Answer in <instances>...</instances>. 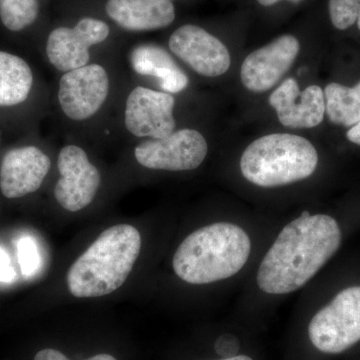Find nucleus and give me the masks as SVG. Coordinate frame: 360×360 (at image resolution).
Segmentation results:
<instances>
[{
  "mask_svg": "<svg viewBox=\"0 0 360 360\" xmlns=\"http://www.w3.org/2000/svg\"><path fill=\"white\" fill-rule=\"evenodd\" d=\"M340 243V227L333 217L303 212L283 227L264 255L257 276L258 288L269 295L300 290L335 255Z\"/></svg>",
  "mask_w": 360,
  "mask_h": 360,
  "instance_id": "nucleus-1",
  "label": "nucleus"
},
{
  "mask_svg": "<svg viewBox=\"0 0 360 360\" xmlns=\"http://www.w3.org/2000/svg\"><path fill=\"white\" fill-rule=\"evenodd\" d=\"M250 236L238 225L219 222L189 234L175 251V274L187 283L210 284L238 274L250 255Z\"/></svg>",
  "mask_w": 360,
  "mask_h": 360,
  "instance_id": "nucleus-2",
  "label": "nucleus"
},
{
  "mask_svg": "<svg viewBox=\"0 0 360 360\" xmlns=\"http://www.w3.org/2000/svg\"><path fill=\"white\" fill-rule=\"evenodd\" d=\"M141 248V233L134 226L110 227L71 265L66 277L68 290L79 298L110 295L129 276Z\"/></svg>",
  "mask_w": 360,
  "mask_h": 360,
  "instance_id": "nucleus-3",
  "label": "nucleus"
},
{
  "mask_svg": "<svg viewBox=\"0 0 360 360\" xmlns=\"http://www.w3.org/2000/svg\"><path fill=\"white\" fill-rule=\"evenodd\" d=\"M319 153L304 137L290 134L264 135L250 143L240 158L241 174L260 187L288 186L314 174Z\"/></svg>",
  "mask_w": 360,
  "mask_h": 360,
  "instance_id": "nucleus-4",
  "label": "nucleus"
},
{
  "mask_svg": "<svg viewBox=\"0 0 360 360\" xmlns=\"http://www.w3.org/2000/svg\"><path fill=\"white\" fill-rule=\"evenodd\" d=\"M309 340L324 354H340L360 341V286L341 290L312 317Z\"/></svg>",
  "mask_w": 360,
  "mask_h": 360,
  "instance_id": "nucleus-5",
  "label": "nucleus"
},
{
  "mask_svg": "<svg viewBox=\"0 0 360 360\" xmlns=\"http://www.w3.org/2000/svg\"><path fill=\"white\" fill-rule=\"evenodd\" d=\"M207 153L205 136L191 129L177 130L162 139H149L134 148L135 160L141 167L167 172L196 169Z\"/></svg>",
  "mask_w": 360,
  "mask_h": 360,
  "instance_id": "nucleus-6",
  "label": "nucleus"
},
{
  "mask_svg": "<svg viewBox=\"0 0 360 360\" xmlns=\"http://www.w3.org/2000/svg\"><path fill=\"white\" fill-rule=\"evenodd\" d=\"M110 89V77L103 66L96 63L82 66L61 77L59 105L70 120L84 122L103 108Z\"/></svg>",
  "mask_w": 360,
  "mask_h": 360,
  "instance_id": "nucleus-7",
  "label": "nucleus"
},
{
  "mask_svg": "<svg viewBox=\"0 0 360 360\" xmlns=\"http://www.w3.org/2000/svg\"><path fill=\"white\" fill-rule=\"evenodd\" d=\"M58 167L60 177L54 196L59 205L71 212L87 207L101 186V175L86 153L75 144L65 146L59 153Z\"/></svg>",
  "mask_w": 360,
  "mask_h": 360,
  "instance_id": "nucleus-8",
  "label": "nucleus"
},
{
  "mask_svg": "<svg viewBox=\"0 0 360 360\" xmlns=\"http://www.w3.org/2000/svg\"><path fill=\"white\" fill-rule=\"evenodd\" d=\"M174 97L167 92L137 86L125 103L124 124L136 137L162 139L174 132Z\"/></svg>",
  "mask_w": 360,
  "mask_h": 360,
  "instance_id": "nucleus-9",
  "label": "nucleus"
},
{
  "mask_svg": "<svg viewBox=\"0 0 360 360\" xmlns=\"http://www.w3.org/2000/svg\"><path fill=\"white\" fill-rule=\"evenodd\" d=\"M110 27L103 21L85 18L75 27L52 30L46 42V56L56 70L68 72L89 65V49L110 37Z\"/></svg>",
  "mask_w": 360,
  "mask_h": 360,
  "instance_id": "nucleus-10",
  "label": "nucleus"
},
{
  "mask_svg": "<svg viewBox=\"0 0 360 360\" xmlns=\"http://www.w3.org/2000/svg\"><path fill=\"white\" fill-rule=\"evenodd\" d=\"M168 46L176 58L202 77H220L231 68L227 47L200 26H181L172 33Z\"/></svg>",
  "mask_w": 360,
  "mask_h": 360,
  "instance_id": "nucleus-11",
  "label": "nucleus"
},
{
  "mask_svg": "<svg viewBox=\"0 0 360 360\" xmlns=\"http://www.w3.org/2000/svg\"><path fill=\"white\" fill-rule=\"evenodd\" d=\"M300 51L297 39L286 34L251 52L241 65V82L246 89L258 94L271 89L290 70Z\"/></svg>",
  "mask_w": 360,
  "mask_h": 360,
  "instance_id": "nucleus-12",
  "label": "nucleus"
},
{
  "mask_svg": "<svg viewBox=\"0 0 360 360\" xmlns=\"http://www.w3.org/2000/svg\"><path fill=\"white\" fill-rule=\"evenodd\" d=\"M279 122L288 129H312L321 124L326 113L324 94L317 85L303 91L293 78H288L269 96Z\"/></svg>",
  "mask_w": 360,
  "mask_h": 360,
  "instance_id": "nucleus-13",
  "label": "nucleus"
},
{
  "mask_svg": "<svg viewBox=\"0 0 360 360\" xmlns=\"http://www.w3.org/2000/svg\"><path fill=\"white\" fill-rule=\"evenodd\" d=\"M51 167V158L37 146L11 149L0 165V191L7 198H20L35 193Z\"/></svg>",
  "mask_w": 360,
  "mask_h": 360,
  "instance_id": "nucleus-14",
  "label": "nucleus"
},
{
  "mask_svg": "<svg viewBox=\"0 0 360 360\" xmlns=\"http://www.w3.org/2000/svg\"><path fill=\"white\" fill-rule=\"evenodd\" d=\"M105 11L111 20L129 32L160 30L175 20L170 0H108Z\"/></svg>",
  "mask_w": 360,
  "mask_h": 360,
  "instance_id": "nucleus-15",
  "label": "nucleus"
},
{
  "mask_svg": "<svg viewBox=\"0 0 360 360\" xmlns=\"http://www.w3.org/2000/svg\"><path fill=\"white\" fill-rule=\"evenodd\" d=\"M129 59L135 72L156 78L161 89L167 94H179L188 85V77L184 70L176 65L172 56L158 45H139L131 51Z\"/></svg>",
  "mask_w": 360,
  "mask_h": 360,
  "instance_id": "nucleus-16",
  "label": "nucleus"
},
{
  "mask_svg": "<svg viewBox=\"0 0 360 360\" xmlns=\"http://www.w3.org/2000/svg\"><path fill=\"white\" fill-rule=\"evenodd\" d=\"M32 84V70L25 59L0 51V106H15L25 103Z\"/></svg>",
  "mask_w": 360,
  "mask_h": 360,
  "instance_id": "nucleus-17",
  "label": "nucleus"
},
{
  "mask_svg": "<svg viewBox=\"0 0 360 360\" xmlns=\"http://www.w3.org/2000/svg\"><path fill=\"white\" fill-rule=\"evenodd\" d=\"M326 113L335 124L352 127L360 120V82L354 87L330 84L323 91Z\"/></svg>",
  "mask_w": 360,
  "mask_h": 360,
  "instance_id": "nucleus-18",
  "label": "nucleus"
},
{
  "mask_svg": "<svg viewBox=\"0 0 360 360\" xmlns=\"http://www.w3.org/2000/svg\"><path fill=\"white\" fill-rule=\"evenodd\" d=\"M37 0H0V18L7 30L20 32L39 16Z\"/></svg>",
  "mask_w": 360,
  "mask_h": 360,
  "instance_id": "nucleus-19",
  "label": "nucleus"
},
{
  "mask_svg": "<svg viewBox=\"0 0 360 360\" xmlns=\"http://www.w3.org/2000/svg\"><path fill=\"white\" fill-rule=\"evenodd\" d=\"M329 15L338 30H348L357 22L360 30V0H329Z\"/></svg>",
  "mask_w": 360,
  "mask_h": 360,
  "instance_id": "nucleus-20",
  "label": "nucleus"
},
{
  "mask_svg": "<svg viewBox=\"0 0 360 360\" xmlns=\"http://www.w3.org/2000/svg\"><path fill=\"white\" fill-rule=\"evenodd\" d=\"M18 262L25 276H32L39 270L40 257L39 248L30 238L20 239L18 245Z\"/></svg>",
  "mask_w": 360,
  "mask_h": 360,
  "instance_id": "nucleus-21",
  "label": "nucleus"
},
{
  "mask_svg": "<svg viewBox=\"0 0 360 360\" xmlns=\"http://www.w3.org/2000/svg\"><path fill=\"white\" fill-rule=\"evenodd\" d=\"M34 360H70L65 354H61L60 352L56 349H51V348H46V349L40 350L35 355ZM85 360H117L112 355L101 354L94 355V356L90 357L89 359Z\"/></svg>",
  "mask_w": 360,
  "mask_h": 360,
  "instance_id": "nucleus-22",
  "label": "nucleus"
},
{
  "mask_svg": "<svg viewBox=\"0 0 360 360\" xmlns=\"http://www.w3.org/2000/svg\"><path fill=\"white\" fill-rule=\"evenodd\" d=\"M15 278V271L11 266V258L6 251L0 248V283H13Z\"/></svg>",
  "mask_w": 360,
  "mask_h": 360,
  "instance_id": "nucleus-23",
  "label": "nucleus"
},
{
  "mask_svg": "<svg viewBox=\"0 0 360 360\" xmlns=\"http://www.w3.org/2000/svg\"><path fill=\"white\" fill-rule=\"evenodd\" d=\"M215 349L221 355L236 354L238 350V340L233 336L222 335L215 343Z\"/></svg>",
  "mask_w": 360,
  "mask_h": 360,
  "instance_id": "nucleus-24",
  "label": "nucleus"
},
{
  "mask_svg": "<svg viewBox=\"0 0 360 360\" xmlns=\"http://www.w3.org/2000/svg\"><path fill=\"white\" fill-rule=\"evenodd\" d=\"M347 137L348 141H352V143L360 146V120L348 130Z\"/></svg>",
  "mask_w": 360,
  "mask_h": 360,
  "instance_id": "nucleus-25",
  "label": "nucleus"
},
{
  "mask_svg": "<svg viewBox=\"0 0 360 360\" xmlns=\"http://www.w3.org/2000/svg\"><path fill=\"white\" fill-rule=\"evenodd\" d=\"M279 1H281V0H257L258 4H262V6H271ZM286 1L300 2L302 1V0H286Z\"/></svg>",
  "mask_w": 360,
  "mask_h": 360,
  "instance_id": "nucleus-26",
  "label": "nucleus"
},
{
  "mask_svg": "<svg viewBox=\"0 0 360 360\" xmlns=\"http://www.w3.org/2000/svg\"><path fill=\"white\" fill-rule=\"evenodd\" d=\"M221 360H253L250 357L245 356V355H236V356L226 357V359Z\"/></svg>",
  "mask_w": 360,
  "mask_h": 360,
  "instance_id": "nucleus-27",
  "label": "nucleus"
}]
</instances>
